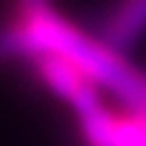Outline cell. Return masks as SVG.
Returning a JSON list of instances; mask_svg holds the SVG:
<instances>
[{
	"mask_svg": "<svg viewBox=\"0 0 146 146\" xmlns=\"http://www.w3.org/2000/svg\"><path fill=\"white\" fill-rule=\"evenodd\" d=\"M33 77L38 80V85L54 95L56 100H62L64 105L72 108V113H85L87 108L103 103V90L98 87V82L82 72L74 62L56 56V54H38L28 62Z\"/></svg>",
	"mask_w": 146,
	"mask_h": 146,
	"instance_id": "6da1fadb",
	"label": "cell"
},
{
	"mask_svg": "<svg viewBox=\"0 0 146 146\" xmlns=\"http://www.w3.org/2000/svg\"><path fill=\"white\" fill-rule=\"evenodd\" d=\"M95 36L115 54L128 56L146 36V0H113Z\"/></svg>",
	"mask_w": 146,
	"mask_h": 146,
	"instance_id": "7a4b0ae2",
	"label": "cell"
},
{
	"mask_svg": "<svg viewBox=\"0 0 146 146\" xmlns=\"http://www.w3.org/2000/svg\"><path fill=\"white\" fill-rule=\"evenodd\" d=\"M54 5L51 0H13V10L18 13H26V10H41V8H49Z\"/></svg>",
	"mask_w": 146,
	"mask_h": 146,
	"instance_id": "3957f363",
	"label": "cell"
}]
</instances>
